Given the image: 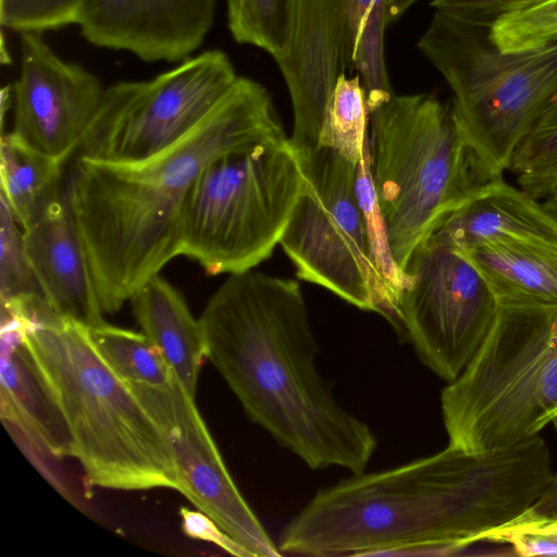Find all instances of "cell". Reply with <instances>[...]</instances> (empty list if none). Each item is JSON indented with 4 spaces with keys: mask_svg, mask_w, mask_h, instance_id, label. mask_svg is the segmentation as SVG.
<instances>
[{
    "mask_svg": "<svg viewBox=\"0 0 557 557\" xmlns=\"http://www.w3.org/2000/svg\"><path fill=\"white\" fill-rule=\"evenodd\" d=\"M368 126L369 111L360 77L343 74L325 107L318 148L332 149L358 164L367 143Z\"/></svg>",
    "mask_w": 557,
    "mask_h": 557,
    "instance_id": "cell-23",
    "label": "cell"
},
{
    "mask_svg": "<svg viewBox=\"0 0 557 557\" xmlns=\"http://www.w3.org/2000/svg\"><path fill=\"white\" fill-rule=\"evenodd\" d=\"M490 37L504 51L557 41V0H534L497 18Z\"/></svg>",
    "mask_w": 557,
    "mask_h": 557,
    "instance_id": "cell-28",
    "label": "cell"
},
{
    "mask_svg": "<svg viewBox=\"0 0 557 557\" xmlns=\"http://www.w3.org/2000/svg\"><path fill=\"white\" fill-rule=\"evenodd\" d=\"M131 301L143 333L162 352L186 393L195 398L206 358L199 320L193 317L182 294L159 274L148 280Z\"/></svg>",
    "mask_w": 557,
    "mask_h": 557,
    "instance_id": "cell-19",
    "label": "cell"
},
{
    "mask_svg": "<svg viewBox=\"0 0 557 557\" xmlns=\"http://www.w3.org/2000/svg\"><path fill=\"white\" fill-rule=\"evenodd\" d=\"M490 27L435 10L417 46L453 90L475 146L503 173L557 94V41L504 51Z\"/></svg>",
    "mask_w": 557,
    "mask_h": 557,
    "instance_id": "cell-7",
    "label": "cell"
},
{
    "mask_svg": "<svg viewBox=\"0 0 557 557\" xmlns=\"http://www.w3.org/2000/svg\"><path fill=\"white\" fill-rule=\"evenodd\" d=\"M302 186L288 139L214 159L185 201L180 256L210 275L252 270L280 244Z\"/></svg>",
    "mask_w": 557,
    "mask_h": 557,
    "instance_id": "cell-8",
    "label": "cell"
},
{
    "mask_svg": "<svg viewBox=\"0 0 557 557\" xmlns=\"http://www.w3.org/2000/svg\"><path fill=\"white\" fill-rule=\"evenodd\" d=\"M293 0H226L227 27L240 45L268 52L275 62L289 47Z\"/></svg>",
    "mask_w": 557,
    "mask_h": 557,
    "instance_id": "cell-24",
    "label": "cell"
},
{
    "mask_svg": "<svg viewBox=\"0 0 557 557\" xmlns=\"http://www.w3.org/2000/svg\"><path fill=\"white\" fill-rule=\"evenodd\" d=\"M483 541L506 544L520 556H557V520L522 531L488 534Z\"/></svg>",
    "mask_w": 557,
    "mask_h": 557,
    "instance_id": "cell-31",
    "label": "cell"
},
{
    "mask_svg": "<svg viewBox=\"0 0 557 557\" xmlns=\"http://www.w3.org/2000/svg\"><path fill=\"white\" fill-rule=\"evenodd\" d=\"M287 139L267 88L238 76L197 126L158 153L132 162L77 157L67 177L72 209L102 312H117L180 256L183 208L209 163Z\"/></svg>",
    "mask_w": 557,
    "mask_h": 557,
    "instance_id": "cell-2",
    "label": "cell"
},
{
    "mask_svg": "<svg viewBox=\"0 0 557 557\" xmlns=\"http://www.w3.org/2000/svg\"><path fill=\"white\" fill-rule=\"evenodd\" d=\"M348 8L349 0H293L288 52L277 65L292 100L288 143L297 156L317 150L331 92L352 69Z\"/></svg>",
    "mask_w": 557,
    "mask_h": 557,
    "instance_id": "cell-14",
    "label": "cell"
},
{
    "mask_svg": "<svg viewBox=\"0 0 557 557\" xmlns=\"http://www.w3.org/2000/svg\"><path fill=\"white\" fill-rule=\"evenodd\" d=\"M64 162L33 148L13 133L1 136V195L23 228L34 222L64 188Z\"/></svg>",
    "mask_w": 557,
    "mask_h": 557,
    "instance_id": "cell-21",
    "label": "cell"
},
{
    "mask_svg": "<svg viewBox=\"0 0 557 557\" xmlns=\"http://www.w3.org/2000/svg\"><path fill=\"white\" fill-rule=\"evenodd\" d=\"M20 35L21 69L12 86L11 133L65 162L77 152L107 87L84 66L60 59L42 33Z\"/></svg>",
    "mask_w": 557,
    "mask_h": 557,
    "instance_id": "cell-13",
    "label": "cell"
},
{
    "mask_svg": "<svg viewBox=\"0 0 557 557\" xmlns=\"http://www.w3.org/2000/svg\"><path fill=\"white\" fill-rule=\"evenodd\" d=\"M552 476L540 435L479 451L447 446L320 490L277 546L310 557L450 555L523 513Z\"/></svg>",
    "mask_w": 557,
    "mask_h": 557,
    "instance_id": "cell-1",
    "label": "cell"
},
{
    "mask_svg": "<svg viewBox=\"0 0 557 557\" xmlns=\"http://www.w3.org/2000/svg\"><path fill=\"white\" fill-rule=\"evenodd\" d=\"M534 0H433L431 5L438 11L492 26L504 14Z\"/></svg>",
    "mask_w": 557,
    "mask_h": 557,
    "instance_id": "cell-32",
    "label": "cell"
},
{
    "mask_svg": "<svg viewBox=\"0 0 557 557\" xmlns=\"http://www.w3.org/2000/svg\"><path fill=\"white\" fill-rule=\"evenodd\" d=\"M25 329L13 317L1 318V417L37 448L53 457L71 456L64 418L41 381L24 344Z\"/></svg>",
    "mask_w": 557,
    "mask_h": 557,
    "instance_id": "cell-18",
    "label": "cell"
},
{
    "mask_svg": "<svg viewBox=\"0 0 557 557\" xmlns=\"http://www.w3.org/2000/svg\"><path fill=\"white\" fill-rule=\"evenodd\" d=\"M494 242L557 247V221L539 199L500 180L450 213L425 245L466 250Z\"/></svg>",
    "mask_w": 557,
    "mask_h": 557,
    "instance_id": "cell-17",
    "label": "cell"
},
{
    "mask_svg": "<svg viewBox=\"0 0 557 557\" xmlns=\"http://www.w3.org/2000/svg\"><path fill=\"white\" fill-rule=\"evenodd\" d=\"M388 24V0H349L352 69L368 89L383 88L389 82L384 59V33Z\"/></svg>",
    "mask_w": 557,
    "mask_h": 557,
    "instance_id": "cell-26",
    "label": "cell"
},
{
    "mask_svg": "<svg viewBox=\"0 0 557 557\" xmlns=\"http://www.w3.org/2000/svg\"><path fill=\"white\" fill-rule=\"evenodd\" d=\"M441 406L449 444L509 446L557 418V308L499 307L487 337Z\"/></svg>",
    "mask_w": 557,
    "mask_h": 557,
    "instance_id": "cell-6",
    "label": "cell"
},
{
    "mask_svg": "<svg viewBox=\"0 0 557 557\" xmlns=\"http://www.w3.org/2000/svg\"><path fill=\"white\" fill-rule=\"evenodd\" d=\"M87 0H0V22L22 33L59 29L77 24Z\"/></svg>",
    "mask_w": 557,
    "mask_h": 557,
    "instance_id": "cell-30",
    "label": "cell"
},
{
    "mask_svg": "<svg viewBox=\"0 0 557 557\" xmlns=\"http://www.w3.org/2000/svg\"><path fill=\"white\" fill-rule=\"evenodd\" d=\"M418 0H388L389 24L398 20Z\"/></svg>",
    "mask_w": 557,
    "mask_h": 557,
    "instance_id": "cell-35",
    "label": "cell"
},
{
    "mask_svg": "<svg viewBox=\"0 0 557 557\" xmlns=\"http://www.w3.org/2000/svg\"><path fill=\"white\" fill-rule=\"evenodd\" d=\"M461 251L481 272L499 307L557 308L556 246L494 242Z\"/></svg>",
    "mask_w": 557,
    "mask_h": 557,
    "instance_id": "cell-20",
    "label": "cell"
},
{
    "mask_svg": "<svg viewBox=\"0 0 557 557\" xmlns=\"http://www.w3.org/2000/svg\"><path fill=\"white\" fill-rule=\"evenodd\" d=\"M553 424H554V428H555V430L557 432V418L553 421Z\"/></svg>",
    "mask_w": 557,
    "mask_h": 557,
    "instance_id": "cell-37",
    "label": "cell"
},
{
    "mask_svg": "<svg viewBox=\"0 0 557 557\" xmlns=\"http://www.w3.org/2000/svg\"><path fill=\"white\" fill-rule=\"evenodd\" d=\"M297 158L304 186L280 240L296 276L395 327L398 300L371 256L355 189L357 164L327 148Z\"/></svg>",
    "mask_w": 557,
    "mask_h": 557,
    "instance_id": "cell-9",
    "label": "cell"
},
{
    "mask_svg": "<svg viewBox=\"0 0 557 557\" xmlns=\"http://www.w3.org/2000/svg\"><path fill=\"white\" fill-rule=\"evenodd\" d=\"M88 334L101 358L125 382L165 387L174 381L162 352L144 333L104 323L88 329Z\"/></svg>",
    "mask_w": 557,
    "mask_h": 557,
    "instance_id": "cell-22",
    "label": "cell"
},
{
    "mask_svg": "<svg viewBox=\"0 0 557 557\" xmlns=\"http://www.w3.org/2000/svg\"><path fill=\"white\" fill-rule=\"evenodd\" d=\"M508 170L539 200L557 183V94L517 147Z\"/></svg>",
    "mask_w": 557,
    "mask_h": 557,
    "instance_id": "cell-25",
    "label": "cell"
},
{
    "mask_svg": "<svg viewBox=\"0 0 557 557\" xmlns=\"http://www.w3.org/2000/svg\"><path fill=\"white\" fill-rule=\"evenodd\" d=\"M216 0H87L78 16L91 45L144 62H182L198 50L214 21Z\"/></svg>",
    "mask_w": 557,
    "mask_h": 557,
    "instance_id": "cell-15",
    "label": "cell"
},
{
    "mask_svg": "<svg viewBox=\"0 0 557 557\" xmlns=\"http://www.w3.org/2000/svg\"><path fill=\"white\" fill-rule=\"evenodd\" d=\"M367 145L393 257L409 277L418 252L454 211L503 180L453 100L394 94L369 115Z\"/></svg>",
    "mask_w": 557,
    "mask_h": 557,
    "instance_id": "cell-4",
    "label": "cell"
},
{
    "mask_svg": "<svg viewBox=\"0 0 557 557\" xmlns=\"http://www.w3.org/2000/svg\"><path fill=\"white\" fill-rule=\"evenodd\" d=\"M555 520H557V476L553 475L541 495L523 513L488 534L522 531L541 527Z\"/></svg>",
    "mask_w": 557,
    "mask_h": 557,
    "instance_id": "cell-34",
    "label": "cell"
},
{
    "mask_svg": "<svg viewBox=\"0 0 557 557\" xmlns=\"http://www.w3.org/2000/svg\"><path fill=\"white\" fill-rule=\"evenodd\" d=\"M128 385L169 444L178 474V492L251 557L282 556L233 481L195 398L176 377L165 387Z\"/></svg>",
    "mask_w": 557,
    "mask_h": 557,
    "instance_id": "cell-12",
    "label": "cell"
},
{
    "mask_svg": "<svg viewBox=\"0 0 557 557\" xmlns=\"http://www.w3.org/2000/svg\"><path fill=\"white\" fill-rule=\"evenodd\" d=\"M23 232L28 260L51 309L86 329L107 323L78 235L67 178L61 196Z\"/></svg>",
    "mask_w": 557,
    "mask_h": 557,
    "instance_id": "cell-16",
    "label": "cell"
},
{
    "mask_svg": "<svg viewBox=\"0 0 557 557\" xmlns=\"http://www.w3.org/2000/svg\"><path fill=\"white\" fill-rule=\"evenodd\" d=\"M24 344L58 405L89 485L178 491L172 451L127 382L101 358L88 329L65 319L38 324Z\"/></svg>",
    "mask_w": 557,
    "mask_h": 557,
    "instance_id": "cell-5",
    "label": "cell"
},
{
    "mask_svg": "<svg viewBox=\"0 0 557 557\" xmlns=\"http://www.w3.org/2000/svg\"><path fill=\"white\" fill-rule=\"evenodd\" d=\"M198 320L206 358L251 421L311 469L364 471L376 437L318 372V344L297 281L253 269L230 274Z\"/></svg>",
    "mask_w": 557,
    "mask_h": 557,
    "instance_id": "cell-3",
    "label": "cell"
},
{
    "mask_svg": "<svg viewBox=\"0 0 557 557\" xmlns=\"http://www.w3.org/2000/svg\"><path fill=\"white\" fill-rule=\"evenodd\" d=\"M237 78L228 55L212 49L151 81L115 83L106 88L78 157L107 162L151 157L197 126Z\"/></svg>",
    "mask_w": 557,
    "mask_h": 557,
    "instance_id": "cell-10",
    "label": "cell"
},
{
    "mask_svg": "<svg viewBox=\"0 0 557 557\" xmlns=\"http://www.w3.org/2000/svg\"><path fill=\"white\" fill-rule=\"evenodd\" d=\"M183 532L196 540L213 543L231 555L251 557L250 553L226 534L209 516L186 507L180 509Z\"/></svg>",
    "mask_w": 557,
    "mask_h": 557,
    "instance_id": "cell-33",
    "label": "cell"
},
{
    "mask_svg": "<svg viewBox=\"0 0 557 557\" xmlns=\"http://www.w3.org/2000/svg\"><path fill=\"white\" fill-rule=\"evenodd\" d=\"M0 225L1 302L45 297L26 253L24 232L1 197Z\"/></svg>",
    "mask_w": 557,
    "mask_h": 557,
    "instance_id": "cell-29",
    "label": "cell"
},
{
    "mask_svg": "<svg viewBox=\"0 0 557 557\" xmlns=\"http://www.w3.org/2000/svg\"><path fill=\"white\" fill-rule=\"evenodd\" d=\"M355 189L363 213L373 262L399 302L400 295L410 278L399 269L393 257L386 225L376 198L367 143L357 164Z\"/></svg>",
    "mask_w": 557,
    "mask_h": 557,
    "instance_id": "cell-27",
    "label": "cell"
},
{
    "mask_svg": "<svg viewBox=\"0 0 557 557\" xmlns=\"http://www.w3.org/2000/svg\"><path fill=\"white\" fill-rule=\"evenodd\" d=\"M549 191H554L557 194V183Z\"/></svg>",
    "mask_w": 557,
    "mask_h": 557,
    "instance_id": "cell-36",
    "label": "cell"
},
{
    "mask_svg": "<svg viewBox=\"0 0 557 557\" xmlns=\"http://www.w3.org/2000/svg\"><path fill=\"white\" fill-rule=\"evenodd\" d=\"M404 288L396 331L419 359L448 383L479 350L499 311L487 282L460 250L425 245Z\"/></svg>",
    "mask_w": 557,
    "mask_h": 557,
    "instance_id": "cell-11",
    "label": "cell"
}]
</instances>
